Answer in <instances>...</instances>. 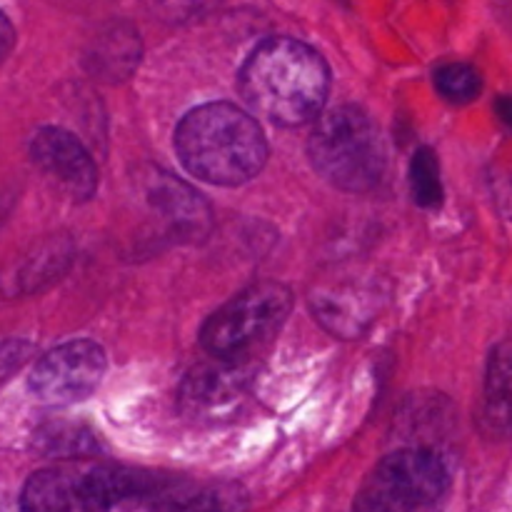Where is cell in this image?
<instances>
[{"instance_id": "1", "label": "cell", "mask_w": 512, "mask_h": 512, "mask_svg": "<svg viewBox=\"0 0 512 512\" xmlns=\"http://www.w3.org/2000/svg\"><path fill=\"white\" fill-rule=\"evenodd\" d=\"M328 90L325 58L295 38L263 40L240 70L245 103L280 128H298L320 118Z\"/></svg>"}, {"instance_id": "2", "label": "cell", "mask_w": 512, "mask_h": 512, "mask_svg": "<svg viewBox=\"0 0 512 512\" xmlns=\"http://www.w3.org/2000/svg\"><path fill=\"white\" fill-rule=\"evenodd\" d=\"M175 150L190 175L223 188L253 180L268 160L263 128L233 103L190 110L175 130Z\"/></svg>"}, {"instance_id": "3", "label": "cell", "mask_w": 512, "mask_h": 512, "mask_svg": "<svg viewBox=\"0 0 512 512\" xmlns=\"http://www.w3.org/2000/svg\"><path fill=\"white\" fill-rule=\"evenodd\" d=\"M310 163L320 178L345 193H370L388 170L378 123L358 105H338L320 115L308 140Z\"/></svg>"}, {"instance_id": "4", "label": "cell", "mask_w": 512, "mask_h": 512, "mask_svg": "<svg viewBox=\"0 0 512 512\" xmlns=\"http://www.w3.org/2000/svg\"><path fill=\"white\" fill-rule=\"evenodd\" d=\"M450 485L443 453L430 445H410L370 470L355 498V512H443Z\"/></svg>"}, {"instance_id": "5", "label": "cell", "mask_w": 512, "mask_h": 512, "mask_svg": "<svg viewBox=\"0 0 512 512\" xmlns=\"http://www.w3.org/2000/svg\"><path fill=\"white\" fill-rule=\"evenodd\" d=\"M293 293L263 280L215 310L200 328V343L215 360H250L253 350L270 343L288 320Z\"/></svg>"}, {"instance_id": "6", "label": "cell", "mask_w": 512, "mask_h": 512, "mask_svg": "<svg viewBox=\"0 0 512 512\" xmlns=\"http://www.w3.org/2000/svg\"><path fill=\"white\" fill-rule=\"evenodd\" d=\"M108 358L93 340H70L45 353L30 373V390L45 405H73L95 393Z\"/></svg>"}, {"instance_id": "7", "label": "cell", "mask_w": 512, "mask_h": 512, "mask_svg": "<svg viewBox=\"0 0 512 512\" xmlns=\"http://www.w3.org/2000/svg\"><path fill=\"white\" fill-rule=\"evenodd\" d=\"M23 512H110L108 488L100 468H48L30 475L20 495Z\"/></svg>"}, {"instance_id": "8", "label": "cell", "mask_w": 512, "mask_h": 512, "mask_svg": "<svg viewBox=\"0 0 512 512\" xmlns=\"http://www.w3.org/2000/svg\"><path fill=\"white\" fill-rule=\"evenodd\" d=\"M30 158L35 168L48 175L65 198L85 203L98 188V170L88 148L58 125H45L30 138Z\"/></svg>"}, {"instance_id": "9", "label": "cell", "mask_w": 512, "mask_h": 512, "mask_svg": "<svg viewBox=\"0 0 512 512\" xmlns=\"http://www.w3.org/2000/svg\"><path fill=\"white\" fill-rule=\"evenodd\" d=\"M255 378L250 360H210L190 370L180 388V403L198 418H220L233 413L248 395Z\"/></svg>"}, {"instance_id": "10", "label": "cell", "mask_w": 512, "mask_h": 512, "mask_svg": "<svg viewBox=\"0 0 512 512\" xmlns=\"http://www.w3.org/2000/svg\"><path fill=\"white\" fill-rule=\"evenodd\" d=\"M475 423L488 440H512V338L490 350Z\"/></svg>"}, {"instance_id": "11", "label": "cell", "mask_w": 512, "mask_h": 512, "mask_svg": "<svg viewBox=\"0 0 512 512\" xmlns=\"http://www.w3.org/2000/svg\"><path fill=\"white\" fill-rule=\"evenodd\" d=\"M145 193H148V203L163 215V220L173 228L175 235L195 238V235L205 233L210 223L208 205L183 180L155 170L148 178V190Z\"/></svg>"}, {"instance_id": "12", "label": "cell", "mask_w": 512, "mask_h": 512, "mask_svg": "<svg viewBox=\"0 0 512 512\" xmlns=\"http://www.w3.org/2000/svg\"><path fill=\"white\" fill-rule=\"evenodd\" d=\"M70 255H73L70 240H40L38 245H33V248L18 260V263H13V268H10L8 273H3V278H0L3 290L13 295H25L48 288L50 283L60 280V275L68 270Z\"/></svg>"}, {"instance_id": "13", "label": "cell", "mask_w": 512, "mask_h": 512, "mask_svg": "<svg viewBox=\"0 0 512 512\" xmlns=\"http://www.w3.org/2000/svg\"><path fill=\"white\" fill-rule=\"evenodd\" d=\"M313 313L338 335H358L375 315V293L360 285H338L313 298Z\"/></svg>"}, {"instance_id": "14", "label": "cell", "mask_w": 512, "mask_h": 512, "mask_svg": "<svg viewBox=\"0 0 512 512\" xmlns=\"http://www.w3.org/2000/svg\"><path fill=\"white\" fill-rule=\"evenodd\" d=\"M140 60V38L130 25H113L90 45L85 55V68L100 80H125L133 75Z\"/></svg>"}, {"instance_id": "15", "label": "cell", "mask_w": 512, "mask_h": 512, "mask_svg": "<svg viewBox=\"0 0 512 512\" xmlns=\"http://www.w3.org/2000/svg\"><path fill=\"white\" fill-rule=\"evenodd\" d=\"M250 505L248 493L235 483H218L208 488L175 490L155 512H245Z\"/></svg>"}, {"instance_id": "16", "label": "cell", "mask_w": 512, "mask_h": 512, "mask_svg": "<svg viewBox=\"0 0 512 512\" xmlns=\"http://www.w3.org/2000/svg\"><path fill=\"white\" fill-rule=\"evenodd\" d=\"M410 193L420 208H440L443 205V178L435 150L418 148L410 158Z\"/></svg>"}, {"instance_id": "17", "label": "cell", "mask_w": 512, "mask_h": 512, "mask_svg": "<svg viewBox=\"0 0 512 512\" xmlns=\"http://www.w3.org/2000/svg\"><path fill=\"white\" fill-rule=\"evenodd\" d=\"M433 80L435 90L455 105L473 103L483 93V75L470 63H443L433 73Z\"/></svg>"}, {"instance_id": "18", "label": "cell", "mask_w": 512, "mask_h": 512, "mask_svg": "<svg viewBox=\"0 0 512 512\" xmlns=\"http://www.w3.org/2000/svg\"><path fill=\"white\" fill-rule=\"evenodd\" d=\"M33 348L28 343H20V340H8V343H0V383H3L8 375H13L25 360L30 358Z\"/></svg>"}, {"instance_id": "19", "label": "cell", "mask_w": 512, "mask_h": 512, "mask_svg": "<svg viewBox=\"0 0 512 512\" xmlns=\"http://www.w3.org/2000/svg\"><path fill=\"white\" fill-rule=\"evenodd\" d=\"M13 45H15L13 25H10V20L0 13V63L8 58L10 50H13Z\"/></svg>"}, {"instance_id": "20", "label": "cell", "mask_w": 512, "mask_h": 512, "mask_svg": "<svg viewBox=\"0 0 512 512\" xmlns=\"http://www.w3.org/2000/svg\"><path fill=\"white\" fill-rule=\"evenodd\" d=\"M495 113H498L500 123L508 125L512 130V95H500V98L495 100Z\"/></svg>"}]
</instances>
